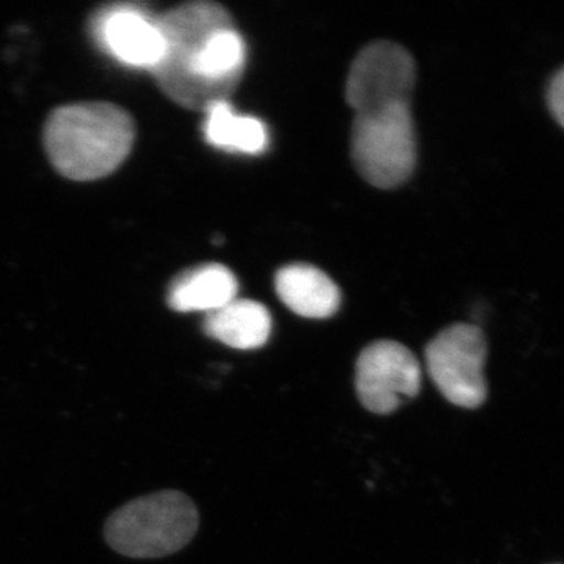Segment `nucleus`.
Here are the masks:
<instances>
[{"label": "nucleus", "instance_id": "f257e3e1", "mask_svg": "<svg viewBox=\"0 0 564 564\" xmlns=\"http://www.w3.org/2000/svg\"><path fill=\"white\" fill-rule=\"evenodd\" d=\"M158 24L163 54L152 74L162 91L192 110L228 101L247 62V46L228 10L214 2L184 3Z\"/></svg>", "mask_w": 564, "mask_h": 564}, {"label": "nucleus", "instance_id": "f03ea898", "mask_svg": "<svg viewBox=\"0 0 564 564\" xmlns=\"http://www.w3.org/2000/svg\"><path fill=\"white\" fill-rule=\"evenodd\" d=\"M135 121L111 102H80L58 107L44 124V148L54 169L70 181H98L129 158Z\"/></svg>", "mask_w": 564, "mask_h": 564}, {"label": "nucleus", "instance_id": "7ed1b4c3", "mask_svg": "<svg viewBox=\"0 0 564 564\" xmlns=\"http://www.w3.org/2000/svg\"><path fill=\"white\" fill-rule=\"evenodd\" d=\"M195 503L180 491H161L122 505L104 525L107 544L129 558H162L182 551L198 532Z\"/></svg>", "mask_w": 564, "mask_h": 564}, {"label": "nucleus", "instance_id": "20e7f679", "mask_svg": "<svg viewBox=\"0 0 564 564\" xmlns=\"http://www.w3.org/2000/svg\"><path fill=\"white\" fill-rule=\"evenodd\" d=\"M351 158L356 170L373 187L402 185L413 174L417 159L411 106L397 104L356 113Z\"/></svg>", "mask_w": 564, "mask_h": 564}, {"label": "nucleus", "instance_id": "39448f33", "mask_svg": "<svg viewBox=\"0 0 564 564\" xmlns=\"http://www.w3.org/2000/svg\"><path fill=\"white\" fill-rule=\"evenodd\" d=\"M485 333L469 323H455L426 345V370L452 404L475 410L488 399Z\"/></svg>", "mask_w": 564, "mask_h": 564}, {"label": "nucleus", "instance_id": "423d86ee", "mask_svg": "<svg viewBox=\"0 0 564 564\" xmlns=\"http://www.w3.org/2000/svg\"><path fill=\"white\" fill-rule=\"evenodd\" d=\"M415 87V63L410 52L392 41H375L351 63L345 95L356 113L408 104Z\"/></svg>", "mask_w": 564, "mask_h": 564}, {"label": "nucleus", "instance_id": "0eeeda50", "mask_svg": "<svg viewBox=\"0 0 564 564\" xmlns=\"http://www.w3.org/2000/svg\"><path fill=\"white\" fill-rule=\"evenodd\" d=\"M359 402L375 414H392L422 388V369L410 348L395 340H378L364 348L356 361Z\"/></svg>", "mask_w": 564, "mask_h": 564}, {"label": "nucleus", "instance_id": "6e6552de", "mask_svg": "<svg viewBox=\"0 0 564 564\" xmlns=\"http://www.w3.org/2000/svg\"><path fill=\"white\" fill-rule=\"evenodd\" d=\"M98 39L124 65L154 69L163 54V36L158 20L139 10L122 7L99 18Z\"/></svg>", "mask_w": 564, "mask_h": 564}, {"label": "nucleus", "instance_id": "1a4fd4ad", "mask_svg": "<svg viewBox=\"0 0 564 564\" xmlns=\"http://www.w3.org/2000/svg\"><path fill=\"white\" fill-rule=\"evenodd\" d=\"M239 292L236 274L221 263H206L177 274L166 303L176 313L210 314L234 302Z\"/></svg>", "mask_w": 564, "mask_h": 564}, {"label": "nucleus", "instance_id": "9d476101", "mask_svg": "<svg viewBox=\"0 0 564 564\" xmlns=\"http://www.w3.org/2000/svg\"><path fill=\"white\" fill-rule=\"evenodd\" d=\"M274 288L281 302L302 317H333L340 306V291L336 282L307 263H292L281 269Z\"/></svg>", "mask_w": 564, "mask_h": 564}, {"label": "nucleus", "instance_id": "9b49d317", "mask_svg": "<svg viewBox=\"0 0 564 564\" xmlns=\"http://www.w3.org/2000/svg\"><path fill=\"white\" fill-rule=\"evenodd\" d=\"M272 326V315L263 304L240 299L207 314L203 323L204 333L210 339L236 350H258L263 347L269 343Z\"/></svg>", "mask_w": 564, "mask_h": 564}, {"label": "nucleus", "instance_id": "f8f14e48", "mask_svg": "<svg viewBox=\"0 0 564 564\" xmlns=\"http://www.w3.org/2000/svg\"><path fill=\"white\" fill-rule=\"evenodd\" d=\"M204 139L218 150L261 154L269 148V129L254 117L237 115L228 101L215 102L204 110Z\"/></svg>", "mask_w": 564, "mask_h": 564}, {"label": "nucleus", "instance_id": "ddd939ff", "mask_svg": "<svg viewBox=\"0 0 564 564\" xmlns=\"http://www.w3.org/2000/svg\"><path fill=\"white\" fill-rule=\"evenodd\" d=\"M547 106L552 117L564 129V66L556 70L549 84Z\"/></svg>", "mask_w": 564, "mask_h": 564}]
</instances>
